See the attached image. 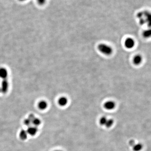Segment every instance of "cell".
Segmentation results:
<instances>
[{"label": "cell", "mask_w": 151, "mask_h": 151, "mask_svg": "<svg viewBox=\"0 0 151 151\" xmlns=\"http://www.w3.org/2000/svg\"><path fill=\"white\" fill-rule=\"evenodd\" d=\"M99 52L106 56H110L113 52V49L111 46L105 43H100L98 45Z\"/></svg>", "instance_id": "1"}, {"label": "cell", "mask_w": 151, "mask_h": 151, "mask_svg": "<svg viewBox=\"0 0 151 151\" xmlns=\"http://www.w3.org/2000/svg\"><path fill=\"white\" fill-rule=\"evenodd\" d=\"M143 17L145 24H147L149 28H151V12L147 11H143Z\"/></svg>", "instance_id": "2"}, {"label": "cell", "mask_w": 151, "mask_h": 151, "mask_svg": "<svg viewBox=\"0 0 151 151\" xmlns=\"http://www.w3.org/2000/svg\"><path fill=\"white\" fill-rule=\"evenodd\" d=\"M124 45L126 48L128 49H132L135 45V40L132 38H127L125 41Z\"/></svg>", "instance_id": "3"}, {"label": "cell", "mask_w": 151, "mask_h": 151, "mask_svg": "<svg viewBox=\"0 0 151 151\" xmlns=\"http://www.w3.org/2000/svg\"><path fill=\"white\" fill-rule=\"evenodd\" d=\"M9 88V83L7 79L3 80L2 81L1 85L0 86L1 92L3 94H6L8 91Z\"/></svg>", "instance_id": "4"}, {"label": "cell", "mask_w": 151, "mask_h": 151, "mask_svg": "<svg viewBox=\"0 0 151 151\" xmlns=\"http://www.w3.org/2000/svg\"><path fill=\"white\" fill-rule=\"evenodd\" d=\"M143 58L141 55L137 54L133 57V63L136 66H139L142 63Z\"/></svg>", "instance_id": "5"}, {"label": "cell", "mask_w": 151, "mask_h": 151, "mask_svg": "<svg viewBox=\"0 0 151 151\" xmlns=\"http://www.w3.org/2000/svg\"><path fill=\"white\" fill-rule=\"evenodd\" d=\"M115 103L114 101L110 100L105 102L104 105V107L107 110L111 111L115 108Z\"/></svg>", "instance_id": "6"}, {"label": "cell", "mask_w": 151, "mask_h": 151, "mask_svg": "<svg viewBox=\"0 0 151 151\" xmlns=\"http://www.w3.org/2000/svg\"><path fill=\"white\" fill-rule=\"evenodd\" d=\"M8 76V71L5 68H0V78L2 79H7Z\"/></svg>", "instance_id": "7"}, {"label": "cell", "mask_w": 151, "mask_h": 151, "mask_svg": "<svg viewBox=\"0 0 151 151\" xmlns=\"http://www.w3.org/2000/svg\"><path fill=\"white\" fill-rule=\"evenodd\" d=\"M68 102V99L65 96H61L58 100V103L60 106H65L67 105Z\"/></svg>", "instance_id": "8"}, {"label": "cell", "mask_w": 151, "mask_h": 151, "mask_svg": "<svg viewBox=\"0 0 151 151\" xmlns=\"http://www.w3.org/2000/svg\"><path fill=\"white\" fill-rule=\"evenodd\" d=\"M38 131V129L37 127L35 126H31L29 127L27 130V132L28 134L31 136H35L36 134Z\"/></svg>", "instance_id": "9"}, {"label": "cell", "mask_w": 151, "mask_h": 151, "mask_svg": "<svg viewBox=\"0 0 151 151\" xmlns=\"http://www.w3.org/2000/svg\"><path fill=\"white\" fill-rule=\"evenodd\" d=\"M142 36L145 39L151 38V28L144 30L142 32Z\"/></svg>", "instance_id": "10"}, {"label": "cell", "mask_w": 151, "mask_h": 151, "mask_svg": "<svg viewBox=\"0 0 151 151\" xmlns=\"http://www.w3.org/2000/svg\"><path fill=\"white\" fill-rule=\"evenodd\" d=\"M48 105V103L46 102L45 101L42 100L39 102L38 106L39 109H40L41 110H44L47 108Z\"/></svg>", "instance_id": "11"}, {"label": "cell", "mask_w": 151, "mask_h": 151, "mask_svg": "<svg viewBox=\"0 0 151 151\" xmlns=\"http://www.w3.org/2000/svg\"><path fill=\"white\" fill-rule=\"evenodd\" d=\"M132 147L133 151H141L142 150L143 145L141 143H136Z\"/></svg>", "instance_id": "12"}, {"label": "cell", "mask_w": 151, "mask_h": 151, "mask_svg": "<svg viewBox=\"0 0 151 151\" xmlns=\"http://www.w3.org/2000/svg\"><path fill=\"white\" fill-rule=\"evenodd\" d=\"M27 132L25 130H22L19 133V137L21 140H24L27 139Z\"/></svg>", "instance_id": "13"}, {"label": "cell", "mask_w": 151, "mask_h": 151, "mask_svg": "<svg viewBox=\"0 0 151 151\" xmlns=\"http://www.w3.org/2000/svg\"><path fill=\"white\" fill-rule=\"evenodd\" d=\"M108 120V119L105 116H102L101 117L99 120V123L100 125L101 126H105V125L107 121Z\"/></svg>", "instance_id": "14"}, {"label": "cell", "mask_w": 151, "mask_h": 151, "mask_svg": "<svg viewBox=\"0 0 151 151\" xmlns=\"http://www.w3.org/2000/svg\"><path fill=\"white\" fill-rule=\"evenodd\" d=\"M113 123H114V120H113V119H108V120L106 122V123L105 125V126L107 128H110L111 127H112V126L113 125Z\"/></svg>", "instance_id": "15"}, {"label": "cell", "mask_w": 151, "mask_h": 151, "mask_svg": "<svg viewBox=\"0 0 151 151\" xmlns=\"http://www.w3.org/2000/svg\"><path fill=\"white\" fill-rule=\"evenodd\" d=\"M32 123L35 126V127H37L38 126H39L41 124V120L39 118L35 117L34 119L32 120Z\"/></svg>", "instance_id": "16"}, {"label": "cell", "mask_w": 151, "mask_h": 151, "mask_svg": "<svg viewBox=\"0 0 151 151\" xmlns=\"http://www.w3.org/2000/svg\"><path fill=\"white\" fill-rule=\"evenodd\" d=\"M24 123L26 126H29L32 123V121L28 118L27 119H25V120H24Z\"/></svg>", "instance_id": "17"}, {"label": "cell", "mask_w": 151, "mask_h": 151, "mask_svg": "<svg viewBox=\"0 0 151 151\" xmlns=\"http://www.w3.org/2000/svg\"><path fill=\"white\" fill-rule=\"evenodd\" d=\"M38 3L40 6H42L45 4L46 2V0H37Z\"/></svg>", "instance_id": "18"}, {"label": "cell", "mask_w": 151, "mask_h": 151, "mask_svg": "<svg viewBox=\"0 0 151 151\" xmlns=\"http://www.w3.org/2000/svg\"><path fill=\"white\" fill-rule=\"evenodd\" d=\"M135 144H136L135 141L134 140H133V139H132V140H130L129 141V145L132 146V147H133Z\"/></svg>", "instance_id": "19"}, {"label": "cell", "mask_w": 151, "mask_h": 151, "mask_svg": "<svg viewBox=\"0 0 151 151\" xmlns=\"http://www.w3.org/2000/svg\"><path fill=\"white\" fill-rule=\"evenodd\" d=\"M35 117V116L34 114H29V115L28 118H29L30 120H31V121L32 122V120H33Z\"/></svg>", "instance_id": "20"}, {"label": "cell", "mask_w": 151, "mask_h": 151, "mask_svg": "<svg viewBox=\"0 0 151 151\" xmlns=\"http://www.w3.org/2000/svg\"><path fill=\"white\" fill-rule=\"evenodd\" d=\"M19 0L20 1H25L26 0Z\"/></svg>", "instance_id": "21"}, {"label": "cell", "mask_w": 151, "mask_h": 151, "mask_svg": "<svg viewBox=\"0 0 151 151\" xmlns=\"http://www.w3.org/2000/svg\"><path fill=\"white\" fill-rule=\"evenodd\" d=\"M63 151L62 150H56V151Z\"/></svg>", "instance_id": "22"}, {"label": "cell", "mask_w": 151, "mask_h": 151, "mask_svg": "<svg viewBox=\"0 0 151 151\" xmlns=\"http://www.w3.org/2000/svg\"><path fill=\"white\" fill-rule=\"evenodd\" d=\"M1 92V88H0V92Z\"/></svg>", "instance_id": "23"}]
</instances>
